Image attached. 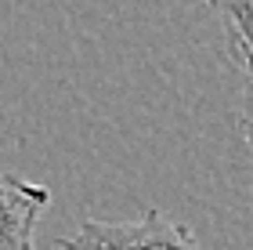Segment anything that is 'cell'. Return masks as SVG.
<instances>
[{
  "instance_id": "6da1fadb",
  "label": "cell",
  "mask_w": 253,
  "mask_h": 250,
  "mask_svg": "<svg viewBox=\"0 0 253 250\" xmlns=\"http://www.w3.org/2000/svg\"><path fill=\"white\" fill-rule=\"evenodd\" d=\"M58 250H199L188 225L145 210L134 221H84L76 232L54 236Z\"/></svg>"
},
{
  "instance_id": "7a4b0ae2",
  "label": "cell",
  "mask_w": 253,
  "mask_h": 250,
  "mask_svg": "<svg viewBox=\"0 0 253 250\" xmlns=\"http://www.w3.org/2000/svg\"><path fill=\"white\" fill-rule=\"evenodd\" d=\"M51 203L47 185H33L18 174L0 181V250H37V218Z\"/></svg>"
},
{
  "instance_id": "3957f363",
  "label": "cell",
  "mask_w": 253,
  "mask_h": 250,
  "mask_svg": "<svg viewBox=\"0 0 253 250\" xmlns=\"http://www.w3.org/2000/svg\"><path fill=\"white\" fill-rule=\"evenodd\" d=\"M217 11H221V18L228 26V44H232L239 65L250 76V91L243 101V127H246V138L253 145V4H228Z\"/></svg>"
}]
</instances>
